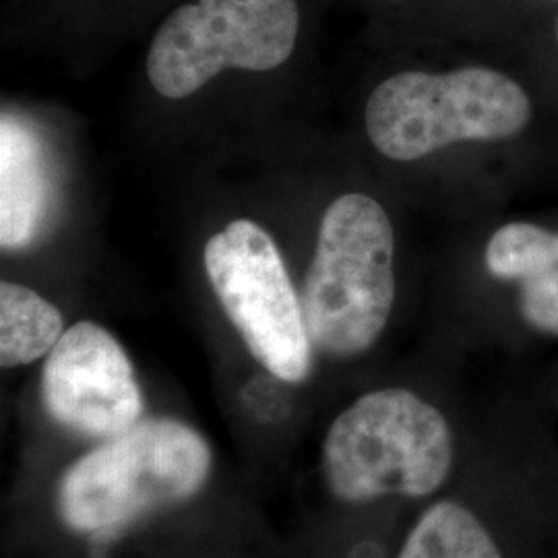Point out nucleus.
<instances>
[{"label": "nucleus", "mask_w": 558, "mask_h": 558, "mask_svg": "<svg viewBox=\"0 0 558 558\" xmlns=\"http://www.w3.org/2000/svg\"><path fill=\"white\" fill-rule=\"evenodd\" d=\"M209 470V445L195 428L174 418L140 420L66 470L59 515L104 546L147 513L195 497Z\"/></svg>", "instance_id": "obj_1"}, {"label": "nucleus", "mask_w": 558, "mask_h": 558, "mask_svg": "<svg viewBox=\"0 0 558 558\" xmlns=\"http://www.w3.org/2000/svg\"><path fill=\"white\" fill-rule=\"evenodd\" d=\"M393 253V226L379 201L348 193L327 207L300 299L320 352L356 359L379 341L396 302Z\"/></svg>", "instance_id": "obj_2"}, {"label": "nucleus", "mask_w": 558, "mask_h": 558, "mask_svg": "<svg viewBox=\"0 0 558 558\" xmlns=\"http://www.w3.org/2000/svg\"><path fill=\"white\" fill-rule=\"evenodd\" d=\"M453 461L456 440L445 414L398 387L356 399L323 442L325 480L343 502L430 497Z\"/></svg>", "instance_id": "obj_3"}, {"label": "nucleus", "mask_w": 558, "mask_h": 558, "mask_svg": "<svg viewBox=\"0 0 558 558\" xmlns=\"http://www.w3.org/2000/svg\"><path fill=\"white\" fill-rule=\"evenodd\" d=\"M534 119L527 89L493 66L447 73L405 71L366 101V133L393 161H416L459 143L515 140Z\"/></svg>", "instance_id": "obj_4"}, {"label": "nucleus", "mask_w": 558, "mask_h": 558, "mask_svg": "<svg viewBox=\"0 0 558 558\" xmlns=\"http://www.w3.org/2000/svg\"><path fill=\"white\" fill-rule=\"evenodd\" d=\"M296 0H199L161 23L147 52V77L170 100L199 92L226 69L274 71L299 38Z\"/></svg>", "instance_id": "obj_5"}, {"label": "nucleus", "mask_w": 558, "mask_h": 558, "mask_svg": "<svg viewBox=\"0 0 558 558\" xmlns=\"http://www.w3.org/2000/svg\"><path fill=\"white\" fill-rule=\"evenodd\" d=\"M205 271L251 354L279 380L311 373L304 313L274 239L251 220L232 221L205 244Z\"/></svg>", "instance_id": "obj_6"}, {"label": "nucleus", "mask_w": 558, "mask_h": 558, "mask_svg": "<svg viewBox=\"0 0 558 558\" xmlns=\"http://www.w3.org/2000/svg\"><path fill=\"white\" fill-rule=\"evenodd\" d=\"M41 401L54 422L85 439H114L143 414L131 360L114 336L92 320L66 329L46 356Z\"/></svg>", "instance_id": "obj_7"}, {"label": "nucleus", "mask_w": 558, "mask_h": 558, "mask_svg": "<svg viewBox=\"0 0 558 558\" xmlns=\"http://www.w3.org/2000/svg\"><path fill=\"white\" fill-rule=\"evenodd\" d=\"M490 278L513 286L519 319L542 338L558 339V230L507 221L484 248Z\"/></svg>", "instance_id": "obj_8"}, {"label": "nucleus", "mask_w": 558, "mask_h": 558, "mask_svg": "<svg viewBox=\"0 0 558 558\" xmlns=\"http://www.w3.org/2000/svg\"><path fill=\"white\" fill-rule=\"evenodd\" d=\"M0 244L23 248L38 239L54 191L38 133L9 112L0 126Z\"/></svg>", "instance_id": "obj_9"}, {"label": "nucleus", "mask_w": 558, "mask_h": 558, "mask_svg": "<svg viewBox=\"0 0 558 558\" xmlns=\"http://www.w3.org/2000/svg\"><path fill=\"white\" fill-rule=\"evenodd\" d=\"M398 558H507V555L470 507L458 500H439L422 513Z\"/></svg>", "instance_id": "obj_10"}, {"label": "nucleus", "mask_w": 558, "mask_h": 558, "mask_svg": "<svg viewBox=\"0 0 558 558\" xmlns=\"http://www.w3.org/2000/svg\"><path fill=\"white\" fill-rule=\"evenodd\" d=\"M64 336L62 315L34 290L0 283V364L4 368L48 356Z\"/></svg>", "instance_id": "obj_11"}, {"label": "nucleus", "mask_w": 558, "mask_h": 558, "mask_svg": "<svg viewBox=\"0 0 558 558\" xmlns=\"http://www.w3.org/2000/svg\"><path fill=\"white\" fill-rule=\"evenodd\" d=\"M557 34H558V23H557Z\"/></svg>", "instance_id": "obj_12"}]
</instances>
